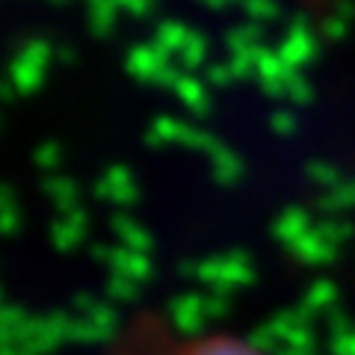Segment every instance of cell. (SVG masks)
<instances>
[{"instance_id":"6da1fadb","label":"cell","mask_w":355,"mask_h":355,"mask_svg":"<svg viewBox=\"0 0 355 355\" xmlns=\"http://www.w3.org/2000/svg\"><path fill=\"white\" fill-rule=\"evenodd\" d=\"M121 355H261L246 340L228 335H210L193 340H172L160 329H139L130 331L121 343Z\"/></svg>"}]
</instances>
